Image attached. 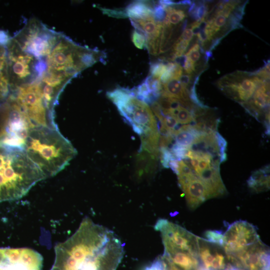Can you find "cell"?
I'll list each match as a JSON object with an SVG mask.
<instances>
[{
  "mask_svg": "<svg viewBox=\"0 0 270 270\" xmlns=\"http://www.w3.org/2000/svg\"><path fill=\"white\" fill-rule=\"evenodd\" d=\"M54 251L50 270H116L124 247L114 232L86 217L71 236L56 246Z\"/></svg>",
  "mask_w": 270,
  "mask_h": 270,
  "instance_id": "cell-1",
  "label": "cell"
},
{
  "mask_svg": "<svg viewBox=\"0 0 270 270\" xmlns=\"http://www.w3.org/2000/svg\"><path fill=\"white\" fill-rule=\"evenodd\" d=\"M22 148L46 178L63 170L77 154L58 128L42 126L29 130Z\"/></svg>",
  "mask_w": 270,
  "mask_h": 270,
  "instance_id": "cell-2",
  "label": "cell"
},
{
  "mask_svg": "<svg viewBox=\"0 0 270 270\" xmlns=\"http://www.w3.org/2000/svg\"><path fill=\"white\" fill-rule=\"evenodd\" d=\"M44 179L22 148L0 142V202L22 198Z\"/></svg>",
  "mask_w": 270,
  "mask_h": 270,
  "instance_id": "cell-3",
  "label": "cell"
},
{
  "mask_svg": "<svg viewBox=\"0 0 270 270\" xmlns=\"http://www.w3.org/2000/svg\"><path fill=\"white\" fill-rule=\"evenodd\" d=\"M104 54L80 46L62 34L46 58L44 72L69 81L104 58Z\"/></svg>",
  "mask_w": 270,
  "mask_h": 270,
  "instance_id": "cell-4",
  "label": "cell"
},
{
  "mask_svg": "<svg viewBox=\"0 0 270 270\" xmlns=\"http://www.w3.org/2000/svg\"><path fill=\"white\" fill-rule=\"evenodd\" d=\"M124 120L141 136L152 130H158V124L148 105L137 98L130 90L118 87L106 92Z\"/></svg>",
  "mask_w": 270,
  "mask_h": 270,
  "instance_id": "cell-5",
  "label": "cell"
},
{
  "mask_svg": "<svg viewBox=\"0 0 270 270\" xmlns=\"http://www.w3.org/2000/svg\"><path fill=\"white\" fill-rule=\"evenodd\" d=\"M10 94L19 87L37 80L46 68L44 62L22 50L12 38L6 45Z\"/></svg>",
  "mask_w": 270,
  "mask_h": 270,
  "instance_id": "cell-6",
  "label": "cell"
},
{
  "mask_svg": "<svg viewBox=\"0 0 270 270\" xmlns=\"http://www.w3.org/2000/svg\"><path fill=\"white\" fill-rule=\"evenodd\" d=\"M62 35L48 28L38 20L32 18L12 39L22 50L44 62Z\"/></svg>",
  "mask_w": 270,
  "mask_h": 270,
  "instance_id": "cell-7",
  "label": "cell"
},
{
  "mask_svg": "<svg viewBox=\"0 0 270 270\" xmlns=\"http://www.w3.org/2000/svg\"><path fill=\"white\" fill-rule=\"evenodd\" d=\"M12 95L22 111L34 126L58 128L54 114L48 109L37 80L19 87Z\"/></svg>",
  "mask_w": 270,
  "mask_h": 270,
  "instance_id": "cell-8",
  "label": "cell"
},
{
  "mask_svg": "<svg viewBox=\"0 0 270 270\" xmlns=\"http://www.w3.org/2000/svg\"><path fill=\"white\" fill-rule=\"evenodd\" d=\"M267 81L254 72L237 70L220 78L216 86L226 96L241 104L248 101L257 88Z\"/></svg>",
  "mask_w": 270,
  "mask_h": 270,
  "instance_id": "cell-9",
  "label": "cell"
},
{
  "mask_svg": "<svg viewBox=\"0 0 270 270\" xmlns=\"http://www.w3.org/2000/svg\"><path fill=\"white\" fill-rule=\"evenodd\" d=\"M154 228L160 232L164 248L186 252L199 259L198 236L166 219L158 220Z\"/></svg>",
  "mask_w": 270,
  "mask_h": 270,
  "instance_id": "cell-10",
  "label": "cell"
},
{
  "mask_svg": "<svg viewBox=\"0 0 270 270\" xmlns=\"http://www.w3.org/2000/svg\"><path fill=\"white\" fill-rule=\"evenodd\" d=\"M260 240L255 226L240 220L228 224L222 248L228 258Z\"/></svg>",
  "mask_w": 270,
  "mask_h": 270,
  "instance_id": "cell-11",
  "label": "cell"
},
{
  "mask_svg": "<svg viewBox=\"0 0 270 270\" xmlns=\"http://www.w3.org/2000/svg\"><path fill=\"white\" fill-rule=\"evenodd\" d=\"M42 256L29 248H0V270H41Z\"/></svg>",
  "mask_w": 270,
  "mask_h": 270,
  "instance_id": "cell-12",
  "label": "cell"
},
{
  "mask_svg": "<svg viewBox=\"0 0 270 270\" xmlns=\"http://www.w3.org/2000/svg\"><path fill=\"white\" fill-rule=\"evenodd\" d=\"M270 249L261 240L228 258L234 266L244 270H270Z\"/></svg>",
  "mask_w": 270,
  "mask_h": 270,
  "instance_id": "cell-13",
  "label": "cell"
},
{
  "mask_svg": "<svg viewBox=\"0 0 270 270\" xmlns=\"http://www.w3.org/2000/svg\"><path fill=\"white\" fill-rule=\"evenodd\" d=\"M227 142L218 132H202L195 138L188 150L200 155H208L220 164L227 158Z\"/></svg>",
  "mask_w": 270,
  "mask_h": 270,
  "instance_id": "cell-14",
  "label": "cell"
},
{
  "mask_svg": "<svg viewBox=\"0 0 270 270\" xmlns=\"http://www.w3.org/2000/svg\"><path fill=\"white\" fill-rule=\"evenodd\" d=\"M180 188L183 191L188 207L193 210L210 199L204 182L194 172L177 175Z\"/></svg>",
  "mask_w": 270,
  "mask_h": 270,
  "instance_id": "cell-15",
  "label": "cell"
},
{
  "mask_svg": "<svg viewBox=\"0 0 270 270\" xmlns=\"http://www.w3.org/2000/svg\"><path fill=\"white\" fill-rule=\"evenodd\" d=\"M198 258L200 264L210 270H225L230 264L223 250L212 247L204 238H198Z\"/></svg>",
  "mask_w": 270,
  "mask_h": 270,
  "instance_id": "cell-16",
  "label": "cell"
},
{
  "mask_svg": "<svg viewBox=\"0 0 270 270\" xmlns=\"http://www.w3.org/2000/svg\"><path fill=\"white\" fill-rule=\"evenodd\" d=\"M165 260L182 270H197L200 262L199 259L186 252L164 248L162 256Z\"/></svg>",
  "mask_w": 270,
  "mask_h": 270,
  "instance_id": "cell-17",
  "label": "cell"
},
{
  "mask_svg": "<svg viewBox=\"0 0 270 270\" xmlns=\"http://www.w3.org/2000/svg\"><path fill=\"white\" fill-rule=\"evenodd\" d=\"M160 96L192 102L188 91L182 85L179 79L176 78H172L165 83L162 84Z\"/></svg>",
  "mask_w": 270,
  "mask_h": 270,
  "instance_id": "cell-18",
  "label": "cell"
},
{
  "mask_svg": "<svg viewBox=\"0 0 270 270\" xmlns=\"http://www.w3.org/2000/svg\"><path fill=\"white\" fill-rule=\"evenodd\" d=\"M155 4L151 2L136 0L129 4L125 10L130 19H147L154 16Z\"/></svg>",
  "mask_w": 270,
  "mask_h": 270,
  "instance_id": "cell-19",
  "label": "cell"
},
{
  "mask_svg": "<svg viewBox=\"0 0 270 270\" xmlns=\"http://www.w3.org/2000/svg\"><path fill=\"white\" fill-rule=\"evenodd\" d=\"M248 185L252 192H260L270 189V166H266L252 172Z\"/></svg>",
  "mask_w": 270,
  "mask_h": 270,
  "instance_id": "cell-20",
  "label": "cell"
},
{
  "mask_svg": "<svg viewBox=\"0 0 270 270\" xmlns=\"http://www.w3.org/2000/svg\"><path fill=\"white\" fill-rule=\"evenodd\" d=\"M248 102L263 113L270 111V83L266 82L257 88Z\"/></svg>",
  "mask_w": 270,
  "mask_h": 270,
  "instance_id": "cell-21",
  "label": "cell"
},
{
  "mask_svg": "<svg viewBox=\"0 0 270 270\" xmlns=\"http://www.w3.org/2000/svg\"><path fill=\"white\" fill-rule=\"evenodd\" d=\"M158 157L145 151H140L136 159V166L139 174L151 172L156 166Z\"/></svg>",
  "mask_w": 270,
  "mask_h": 270,
  "instance_id": "cell-22",
  "label": "cell"
},
{
  "mask_svg": "<svg viewBox=\"0 0 270 270\" xmlns=\"http://www.w3.org/2000/svg\"><path fill=\"white\" fill-rule=\"evenodd\" d=\"M168 62L166 58H162L157 62H152L150 66L149 76L160 80L168 70Z\"/></svg>",
  "mask_w": 270,
  "mask_h": 270,
  "instance_id": "cell-23",
  "label": "cell"
},
{
  "mask_svg": "<svg viewBox=\"0 0 270 270\" xmlns=\"http://www.w3.org/2000/svg\"><path fill=\"white\" fill-rule=\"evenodd\" d=\"M208 12V6L204 2H192L188 8V13L196 21L202 20Z\"/></svg>",
  "mask_w": 270,
  "mask_h": 270,
  "instance_id": "cell-24",
  "label": "cell"
},
{
  "mask_svg": "<svg viewBox=\"0 0 270 270\" xmlns=\"http://www.w3.org/2000/svg\"><path fill=\"white\" fill-rule=\"evenodd\" d=\"M204 238L206 242L222 247L224 240V232L218 230H208L204 232Z\"/></svg>",
  "mask_w": 270,
  "mask_h": 270,
  "instance_id": "cell-25",
  "label": "cell"
},
{
  "mask_svg": "<svg viewBox=\"0 0 270 270\" xmlns=\"http://www.w3.org/2000/svg\"><path fill=\"white\" fill-rule=\"evenodd\" d=\"M200 46L198 42L195 43L184 54L188 60L196 66L200 58Z\"/></svg>",
  "mask_w": 270,
  "mask_h": 270,
  "instance_id": "cell-26",
  "label": "cell"
},
{
  "mask_svg": "<svg viewBox=\"0 0 270 270\" xmlns=\"http://www.w3.org/2000/svg\"><path fill=\"white\" fill-rule=\"evenodd\" d=\"M98 8L104 14H106L109 16L118 18H126L128 17L125 9H110L99 6Z\"/></svg>",
  "mask_w": 270,
  "mask_h": 270,
  "instance_id": "cell-27",
  "label": "cell"
},
{
  "mask_svg": "<svg viewBox=\"0 0 270 270\" xmlns=\"http://www.w3.org/2000/svg\"><path fill=\"white\" fill-rule=\"evenodd\" d=\"M132 40L138 48L142 49L146 47V40L144 36L136 30H134L132 32Z\"/></svg>",
  "mask_w": 270,
  "mask_h": 270,
  "instance_id": "cell-28",
  "label": "cell"
},
{
  "mask_svg": "<svg viewBox=\"0 0 270 270\" xmlns=\"http://www.w3.org/2000/svg\"><path fill=\"white\" fill-rule=\"evenodd\" d=\"M192 30L190 28H186L180 35V37L182 40L190 42L194 36Z\"/></svg>",
  "mask_w": 270,
  "mask_h": 270,
  "instance_id": "cell-29",
  "label": "cell"
},
{
  "mask_svg": "<svg viewBox=\"0 0 270 270\" xmlns=\"http://www.w3.org/2000/svg\"><path fill=\"white\" fill-rule=\"evenodd\" d=\"M162 259L164 260L165 262L167 270H182L180 269V268L176 267V266H175L172 263H170V262H168V261L165 260L163 258H162Z\"/></svg>",
  "mask_w": 270,
  "mask_h": 270,
  "instance_id": "cell-30",
  "label": "cell"
},
{
  "mask_svg": "<svg viewBox=\"0 0 270 270\" xmlns=\"http://www.w3.org/2000/svg\"><path fill=\"white\" fill-rule=\"evenodd\" d=\"M225 270H244L237 268H236V267L233 266L232 265H231V266H228L226 269Z\"/></svg>",
  "mask_w": 270,
  "mask_h": 270,
  "instance_id": "cell-31",
  "label": "cell"
},
{
  "mask_svg": "<svg viewBox=\"0 0 270 270\" xmlns=\"http://www.w3.org/2000/svg\"><path fill=\"white\" fill-rule=\"evenodd\" d=\"M197 270H210L206 268L200 264V265L199 266Z\"/></svg>",
  "mask_w": 270,
  "mask_h": 270,
  "instance_id": "cell-32",
  "label": "cell"
}]
</instances>
